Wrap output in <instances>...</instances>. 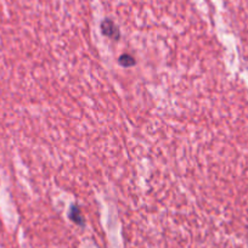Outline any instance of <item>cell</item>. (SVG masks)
Wrapping results in <instances>:
<instances>
[{"mask_svg":"<svg viewBox=\"0 0 248 248\" xmlns=\"http://www.w3.org/2000/svg\"><path fill=\"white\" fill-rule=\"evenodd\" d=\"M119 63H121L122 66H124V67H130V66H133L135 63V60L134 57L130 56V55H122V56L119 57Z\"/></svg>","mask_w":248,"mask_h":248,"instance_id":"cell-2","label":"cell"},{"mask_svg":"<svg viewBox=\"0 0 248 248\" xmlns=\"http://www.w3.org/2000/svg\"><path fill=\"white\" fill-rule=\"evenodd\" d=\"M102 32H104V34H106L107 37L109 38H117L119 34L118 30L114 27V25L111 21H105V22L102 23Z\"/></svg>","mask_w":248,"mask_h":248,"instance_id":"cell-1","label":"cell"}]
</instances>
